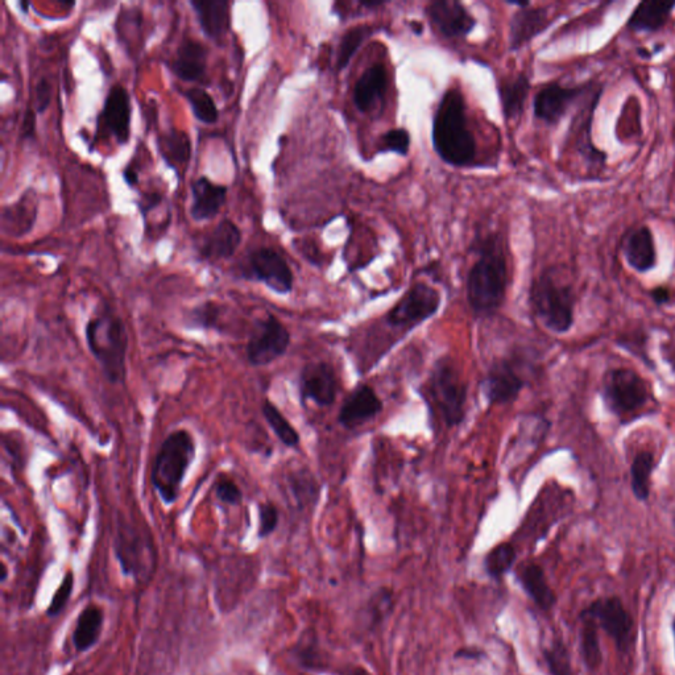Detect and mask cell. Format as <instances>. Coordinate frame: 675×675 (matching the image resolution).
<instances>
[{"label":"cell","mask_w":675,"mask_h":675,"mask_svg":"<svg viewBox=\"0 0 675 675\" xmlns=\"http://www.w3.org/2000/svg\"><path fill=\"white\" fill-rule=\"evenodd\" d=\"M476 258L467 276V301L472 312L491 314L503 305L508 288V264L499 235L476 243Z\"/></svg>","instance_id":"cell-1"},{"label":"cell","mask_w":675,"mask_h":675,"mask_svg":"<svg viewBox=\"0 0 675 675\" xmlns=\"http://www.w3.org/2000/svg\"><path fill=\"white\" fill-rule=\"evenodd\" d=\"M433 146L442 161L451 167H469L476 159V140L469 127L462 91L443 94L433 119Z\"/></svg>","instance_id":"cell-2"},{"label":"cell","mask_w":675,"mask_h":675,"mask_svg":"<svg viewBox=\"0 0 675 675\" xmlns=\"http://www.w3.org/2000/svg\"><path fill=\"white\" fill-rule=\"evenodd\" d=\"M86 345L111 384H123L127 375L128 334L122 318L105 306L85 326Z\"/></svg>","instance_id":"cell-3"},{"label":"cell","mask_w":675,"mask_h":675,"mask_svg":"<svg viewBox=\"0 0 675 675\" xmlns=\"http://www.w3.org/2000/svg\"><path fill=\"white\" fill-rule=\"evenodd\" d=\"M196 454V441L185 429L175 430L161 443L153 462L151 483L164 504L176 503Z\"/></svg>","instance_id":"cell-4"},{"label":"cell","mask_w":675,"mask_h":675,"mask_svg":"<svg viewBox=\"0 0 675 675\" xmlns=\"http://www.w3.org/2000/svg\"><path fill=\"white\" fill-rule=\"evenodd\" d=\"M529 301L534 316L552 333H567L573 326V287L562 280L554 269H546L533 281Z\"/></svg>","instance_id":"cell-5"},{"label":"cell","mask_w":675,"mask_h":675,"mask_svg":"<svg viewBox=\"0 0 675 675\" xmlns=\"http://www.w3.org/2000/svg\"><path fill=\"white\" fill-rule=\"evenodd\" d=\"M114 546L115 556L127 577L136 582H146L155 573L156 549L146 530L126 521H119Z\"/></svg>","instance_id":"cell-6"},{"label":"cell","mask_w":675,"mask_h":675,"mask_svg":"<svg viewBox=\"0 0 675 675\" xmlns=\"http://www.w3.org/2000/svg\"><path fill=\"white\" fill-rule=\"evenodd\" d=\"M429 395L446 426L462 424L466 416L467 385L449 359L434 366L429 379Z\"/></svg>","instance_id":"cell-7"},{"label":"cell","mask_w":675,"mask_h":675,"mask_svg":"<svg viewBox=\"0 0 675 675\" xmlns=\"http://www.w3.org/2000/svg\"><path fill=\"white\" fill-rule=\"evenodd\" d=\"M652 399L649 384L636 371L616 368L608 372L603 382V400L617 417H629Z\"/></svg>","instance_id":"cell-8"},{"label":"cell","mask_w":675,"mask_h":675,"mask_svg":"<svg viewBox=\"0 0 675 675\" xmlns=\"http://www.w3.org/2000/svg\"><path fill=\"white\" fill-rule=\"evenodd\" d=\"M582 612L595 620L599 629L614 641L620 652H631L636 644L635 621L619 596L596 599Z\"/></svg>","instance_id":"cell-9"},{"label":"cell","mask_w":675,"mask_h":675,"mask_svg":"<svg viewBox=\"0 0 675 675\" xmlns=\"http://www.w3.org/2000/svg\"><path fill=\"white\" fill-rule=\"evenodd\" d=\"M291 345V333L284 323L269 313L256 323L246 346L248 363L254 367L269 366L284 356Z\"/></svg>","instance_id":"cell-10"},{"label":"cell","mask_w":675,"mask_h":675,"mask_svg":"<svg viewBox=\"0 0 675 675\" xmlns=\"http://www.w3.org/2000/svg\"><path fill=\"white\" fill-rule=\"evenodd\" d=\"M243 276L248 280L259 281L272 292L288 294L292 292L294 276L284 256L275 248L260 247L248 255Z\"/></svg>","instance_id":"cell-11"},{"label":"cell","mask_w":675,"mask_h":675,"mask_svg":"<svg viewBox=\"0 0 675 675\" xmlns=\"http://www.w3.org/2000/svg\"><path fill=\"white\" fill-rule=\"evenodd\" d=\"M441 306V294L425 283L414 284L387 314L388 325L413 327L436 316Z\"/></svg>","instance_id":"cell-12"},{"label":"cell","mask_w":675,"mask_h":675,"mask_svg":"<svg viewBox=\"0 0 675 675\" xmlns=\"http://www.w3.org/2000/svg\"><path fill=\"white\" fill-rule=\"evenodd\" d=\"M583 94L585 88L582 86H563L558 82L545 85L534 97V117L549 126H556Z\"/></svg>","instance_id":"cell-13"},{"label":"cell","mask_w":675,"mask_h":675,"mask_svg":"<svg viewBox=\"0 0 675 675\" xmlns=\"http://www.w3.org/2000/svg\"><path fill=\"white\" fill-rule=\"evenodd\" d=\"M301 400L312 401L317 407H331L337 400L338 378L330 363L306 364L300 375Z\"/></svg>","instance_id":"cell-14"},{"label":"cell","mask_w":675,"mask_h":675,"mask_svg":"<svg viewBox=\"0 0 675 675\" xmlns=\"http://www.w3.org/2000/svg\"><path fill=\"white\" fill-rule=\"evenodd\" d=\"M433 27L447 39H465L476 26V20L457 0H436L426 7Z\"/></svg>","instance_id":"cell-15"},{"label":"cell","mask_w":675,"mask_h":675,"mask_svg":"<svg viewBox=\"0 0 675 675\" xmlns=\"http://www.w3.org/2000/svg\"><path fill=\"white\" fill-rule=\"evenodd\" d=\"M524 384V379L516 371L512 362L503 359L492 364L480 383V388L488 404L507 405L519 397Z\"/></svg>","instance_id":"cell-16"},{"label":"cell","mask_w":675,"mask_h":675,"mask_svg":"<svg viewBox=\"0 0 675 675\" xmlns=\"http://www.w3.org/2000/svg\"><path fill=\"white\" fill-rule=\"evenodd\" d=\"M131 99L122 85H114L107 93L105 105L99 115V127L113 135L120 146L130 142L131 136Z\"/></svg>","instance_id":"cell-17"},{"label":"cell","mask_w":675,"mask_h":675,"mask_svg":"<svg viewBox=\"0 0 675 675\" xmlns=\"http://www.w3.org/2000/svg\"><path fill=\"white\" fill-rule=\"evenodd\" d=\"M382 411L383 403L375 389L367 384H359L343 401L338 421L346 429H355L356 426L371 421Z\"/></svg>","instance_id":"cell-18"},{"label":"cell","mask_w":675,"mask_h":675,"mask_svg":"<svg viewBox=\"0 0 675 675\" xmlns=\"http://www.w3.org/2000/svg\"><path fill=\"white\" fill-rule=\"evenodd\" d=\"M621 250L629 267L636 272L652 271L657 265V247L649 226L641 225L628 231L621 243Z\"/></svg>","instance_id":"cell-19"},{"label":"cell","mask_w":675,"mask_h":675,"mask_svg":"<svg viewBox=\"0 0 675 675\" xmlns=\"http://www.w3.org/2000/svg\"><path fill=\"white\" fill-rule=\"evenodd\" d=\"M552 23L548 8L532 7V4L520 8L511 19V31H509L511 51H519L525 47L534 37L548 30Z\"/></svg>","instance_id":"cell-20"},{"label":"cell","mask_w":675,"mask_h":675,"mask_svg":"<svg viewBox=\"0 0 675 675\" xmlns=\"http://www.w3.org/2000/svg\"><path fill=\"white\" fill-rule=\"evenodd\" d=\"M169 68L181 81L201 84L206 78L207 49L205 45L192 39L182 41Z\"/></svg>","instance_id":"cell-21"},{"label":"cell","mask_w":675,"mask_h":675,"mask_svg":"<svg viewBox=\"0 0 675 675\" xmlns=\"http://www.w3.org/2000/svg\"><path fill=\"white\" fill-rule=\"evenodd\" d=\"M227 188L215 184L207 177L197 178L192 184V206L190 215L194 221L202 222L213 219L225 205Z\"/></svg>","instance_id":"cell-22"},{"label":"cell","mask_w":675,"mask_h":675,"mask_svg":"<svg viewBox=\"0 0 675 675\" xmlns=\"http://www.w3.org/2000/svg\"><path fill=\"white\" fill-rule=\"evenodd\" d=\"M388 89V72L383 64L364 70L354 88V105L360 113H370L382 101Z\"/></svg>","instance_id":"cell-23"},{"label":"cell","mask_w":675,"mask_h":675,"mask_svg":"<svg viewBox=\"0 0 675 675\" xmlns=\"http://www.w3.org/2000/svg\"><path fill=\"white\" fill-rule=\"evenodd\" d=\"M242 242L239 227L230 219H223L202 239L201 258L207 260L229 259L238 250Z\"/></svg>","instance_id":"cell-24"},{"label":"cell","mask_w":675,"mask_h":675,"mask_svg":"<svg viewBox=\"0 0 675 675\" xmlns=\"http://www.w3.org/2000/svg\"><path fill=\"white\" fill-rule=\"evenodd\" d=\"M674 8L675 2L665 0L641 2L629 16L627 27L636 33H657L669 23Z\"/></svg>","instance_id":"cell-25"},{"label":"cell","mask_w":675,"mask_h":675,"mask_svg":"<svg viewBox=\"0 0 675 675\" xmlns=\"http://www.w3.org/2000/svg\"><path fill=\"white\" fill-rule=\"evenodd\" d=\"M198 23L207 37L221 40L230 28L229 2L226 0H192Z\"/></svg>","instance_id":"cell-26"},{"label":"cell","mask_w":675,"mask_h":675,"mask_svg":"<svg viewBox=\"0 0 675 675\" xmlns=\"http://www.w3.org/2000/svg\"><path fill=\"white\" fill-rule=\"evenodd\" d=\"M521 586L540 610L548 612L557 603V596L550 587L545 571L537 563H528L521 567L517 575Z\"/></svg>","instance_id":"cell-27"},{"label":"cell","mask_w":675,"mask_h":675,"mask_svg":"<svg viewBox=\"0 0 675 675\" xmlns=\"http://www.w3.org/2000/svg\"><path fill=\"white\" fill-rule=\"evenodd\" d=\"M105 614L101 607L89 604L77 617L73 631V646L78 653L89 652L101 639Z\"/></svg>","instance_id":"cell-28"},{"label":"cell","mask_w":675,"mask_h":675,"mask_svg":"<svg viewBox=\"0 0 675 675\" xmlns=\"http://www.w3.org/2000/svg\"><path fill=\"white\" fill-rule=\"evenodd\" d=\"M529 90L530 81L524 73L500 82L499 97L505 119L516 120L523 115Z\"/></svg>","instance_id":"cell-29"},{"label":"cell","mask_w":675,"mask_h":675,"mask_svg":"<svg viewBox=\"0 0 675 675\" xmlns=\"http://www.w3.org/2000/svg\"><path fill=\"white\" fill-rule=\"evenodd\" d=\"M37 207L33 200H27V194L14 205L4 207L2 211V230L10 235H23L35 225Z\"/></svg>","instance_id":"cell-30"},{"label":"cell","mask_w":675,"mask_h":675,"mask_svg":"<svg viewBox=\"0 0 675 675\" xmlns=\"http://www.w3.org/2000/svg\"><path fill=\"white\" fill-rule=\"evenodd\" d=\"M159 151L169 167L178 171L189 163L192 156V142L184 131L171 128L159 138Z\"/></svg>","instance_id":"cell-31"},{"label":"cell","mask_w":675,"mask_h":675,"mask_svg":"<svg viewBox=\"0 0 675 675\" xmlns=\"http://www.w3.org/2000/svg\"><path fill=\"white\" fill-rule=\"evenodd\" d=\"M579 649L583 664L590 672H595L603 662L602 646H600L599 627L590 616L581 614V631H579Z\"/></svg>","instance_id":"cell-32"},{"label":"cell","mask_w":675,"mask_h":675,"mask_svg":"<svg viewBox=\"0 0 675 675\" xmlns=\"http://www.w3.org/2000/svg\"><path fill=\"white\" fill-rule=\"evenodd\" d=\"M262 413L269 428H271L272 432L275 433V436L279 438V441L284 446L294 449V447L300 445V434H298L291 422L288 421V418L280 412V409L272 401H263Z\"/></svg>","instance_id":"cell-33"},{"label":"cell","mask_w":675,"mask_h":675,"mask_svg":"<svg viewBox=\"0 0 675 675\" xmlns=\"http://www.w3.org/2000/svg\"><path fill=\"white\" fill-rule=\"evenodd\" d=\"M654 457L650 451H641L633 459L631 467L632 491L636 498L646 501L650 494V476H652Z\"/></svg>","instance_id":"cell-34"},{"label":"cell","mask_w":675,"mask_h":675,"mask_svg":"<svg viewBox=\"0 0 675 675\" xmlns=\"http://www.w3.org/2000/svg\"><path fill=\"white\" fill-rule=\"evenodd\" d=\"M374 33L375 28L370 26H358L347 31L345 35H343L341 43H339L337 69H345L346 66L350 64L355 53L358 52V49L362 47L364 41H366L368 37L374 35Z\"/></svg>","instance_id":"cell-35"},{"label":"cell","mask_w":675,"mask_h":675,"mask_svg":"<svg viewBox=\"0 0 675 675\" xmlns=\"http://www.w3.org/2000/svg\"><path fill=\"white\" fill-rule=\"evenodd\" d=\"M515 546L509 542H503L495 546L484 559V567H486L487 574L491 578L500 579L512 569L513 563L516 561Z\"/></svg>","instance_id":"cell-36"},{"label":"cell","mask_w":675,"mask_h":675,"mask_svg":"<svg viewBox=\"0 0 675 675\" xmlns=\"http://www.w3.org/2000/svg\"><path fill=\"white\" fill-rule=\"evenodd\" d=\"M184 97L188 99L194 117L205 124H214L219 118V111L214 98L205 89L190 88L185 90Z\"/></svg>","instance_id":"cell-37"},{"label":"cell","mask_w":675,"mask_h":675,"mask_svg":"<svg viewBox=\"0 0 675 675\" xmlns=\"http://www.w3.org/2000/svg\"><path fill=\"white\" fill-rule=\"evenodd\" d=\"M544 660L550 675H573L569 650L561 640L553 641L544 649Z\"/></svg>","instance_id":"cell-38"},{"label":"cell","mask_w":675,"mask_h":675,"mask_svg":"<svg viewBox=\"0 0 675 675\" xmlns=\"http://www.w3.org/2000/svg\"><path fill=\"white\" fill-rule=\"evenodd\" d=\"M409 147H411V135L405 128L388 131L379 142V151L395 152L400 156H407Z\"/></svg>","instance_id":"cell-39"},{"label":"cell","mask_w":675,"mask_h":675,"mask_svg":"<svg viewBox=\"0 0 675 675\" xmlns=\"http://www.w3.org/2000/svg\"><path fill=\"white\" fill-rule=\"evenodd\" d=\"M74 575L73 573H66L62 579L61 585L57 587L55 595L49 604L47 615L51 617L59 616L62 611L68 606L70 596L73 594Z\"/></svg>","instance_id":"cell-40"},{"label":"cell","mask_w":675,"mask_h":675,"mask_svg":"<svg viewBox=\"0 0 675 675\" xmlns=\"http://www.w3.org/2000/svg\"><path fill=\"white\" fill-rule=\"evenodd\" d=\"M221 309L214 302H206L190 312V322L202 329H217Z\"/></svg>","instance_id":"cell-41"},{"label":"cell","mask_w":675,"mask_h":675,"mask_svg":"<svg viewBox=\"0 0 675 675\" xmlns=\"http://www.w3.org/2000/svg\"><path fill=\"white\" fill-rule=\"evenodd\" d=\"M279 509L275 504L262 503L259 505L258 537L267 538L279 527Z\"/></svg>","instance_id":"cell-42"},{"label":"cell","mask_w":675,"mask_h":675,"mask_svg":"<svg viewBox=\"0 0 675 675\" xmlns=\"http://www.w3.org/2000/svg\"><path fill=\"white\" fill-rule=\"evenodd\" d=\"M215 496L223 504L239 505L242 503L243 494L234 480H221L215 487Z\"/></svg>","instance_id":"cell-43"},{"label":"cell","mask_w":675,"mask_h":675,"mask_svg":"<svg viewBox=\"0 0 675 675\" xmlns=\"http://www.w3.org/2000/svg\"><path fill=\"white\" fill-rule=\"evenodd\" d=\"M294 498L298 503H305L312 499L313 494H317V487L314 486L312 476L298 474L291 480Z\"/></svg>","instance_id":"cell-44"},{"label":"cell","mask_w":675,"mask_h":675,"mask_svg":"<svg viewBox=\"0 0 675 675\" xmlns=\"http://www.w3.org/2000/svg\"><path fill=\"white\" fill-rule=\"evenodd\" d=\"M51 101V84H49L47 78H40L35 88V103H33L35 106H33V109H35L36 113H44V111L48 109V106L51 105Z\"/></svg>","instance_id":"cell-45"},{"label":"cell","mask_w":675,"mask_h":675,"mask_svg":"<svg viewBox=\"0 0 675 675\" xmlns=\"http://www.w3.org/2000/svg\"><path fill=\"white\" fill-rule=\"evenodd\" d=\"M392 607V595L388 591L382 590L378 595L375 596L374 600L371 602V615L372 619L379 620L383 619L387 612L391 611Z\"/></svg>","instance_id":"cell-46"},{"label":"cell","mask_w":675,"mask_h":675,"mask_svg":"<svg viewBox=\"0 0 675 675\" xmlns=\"http://www.w3.org/2000/svg\"><path fill=\"white\" fill-rule=\"evenodd\" d=\"M36 132V111L30 107L24 113L23 122H22V138L24 140H30L35 138Z\"/></svg>","instance_id":"cell-47"},{"label":"cell","mask_w":675,"mask_h":675,"mask_svg":"<svg viewBox=\"0 0 675 675\" xmlns=\"http://www.w3.org/2000/svg\"><path fill=\"white\" fill-rule=\"evenodd\" d=\"M163 201V196L160 193L152 192L147 193L146 196L139 201L138 207L140 213L143 214V217L146 218L149 211L156 209L157 206Z\"/></svg>","instance_id":"cell-48"},{"label":"cell","mask_w":675,"mask_h":675,"mask_svg":"<svg viewBox=\"0 0 675 675\" xmlns=\"http://www.w3.org/2000/svg\"><path fill=\"white\" fill-rule=\"evenodd\" d=\"M652 297L654 302L658 305L666 304L670 300L669 289L664 287L653 289Z\"/></svg>","instance_id":"cell-49"},{"label":"cell","mask_w":675,"mask_h":675,"mask_svg":"<svg viewBox=\"0 0 675 675\" xmlns=\"http://www.w3.org/2000/svg\"><path fill=\"white\" fill-rule=\"evenodd\" d=\"M123 177L127 185L135 186L136 182H138V172L131 167L124 169Z\"/></svg>","instance_id":"cell-50"},{"label":"cell","mask_w":675,"mask_h":675,"mask_svg":"<svg viewBox=\"0 0 675 675\" xmlns=\"http://www.w3.org/2000/svg\"><path fill=\"white\" fill-rule=\"evenodd\" d=\"M360 4L366 8H376L383 6L384 2H360Z\"/></svg>","instance_id":"cell-51"},{"label":"cell","mask_w":675,"mask_h":675,"mask_svg":"<svg viewBox=\"0 0 675 675\" xmlns=\"http://www.w3.org/2000/svg\"><path fill=\"white\" fill-rule=\"evenodd\" d=\"M411 27H412L413 32L417 33V35H421L422 30H424V27H422V24L416 23V22L412 23Z\"/></svg>","instance_id":"cell-52"},{"label":"cell","mask_w":675,"mask_h":675,"mask_svg":"<svg viewBox=\"0 0 675 675\" xmlns=\"http://www.w3.org/2000/svg\"><path fill=\"white\" fill-rule=\"evenodd\" d=\"M28 6H30V3H28V2H22V3H20V7H22V11L24 12V14H27V12H28Z\"/></svg>","instance_id":"cell-53"},{"label":"cell","mask_w":675,"mask_h":675,"mask_svg":"<svg viewBox=\"0 0 675 675\" xmlns=\"http://www.w3.org/2000/svg\"><path fill=\"white\" fill-rule=\"evenodd\" d=\"M672 629H673V637H674V649H675V617H674V619H673V623H672Z\"/></svg>","instance_id":"cell-54"},{"label":"cell","mask_w":675,"mask_h":675,"mask_svg":"<svg viewBox=\"0 0 675 675\" xmlns=\"http://www.w3.org/2000/svg\"><path fill=\"white\" fill-rule=\"evenodd\" d=\"M672 362L674 363V366H675V349H674V354H673Z\"/></svg>","instance_id":"cell-55"}]
</instances>
